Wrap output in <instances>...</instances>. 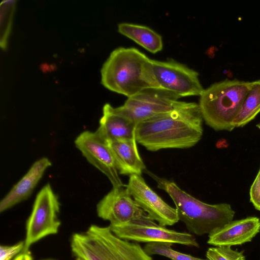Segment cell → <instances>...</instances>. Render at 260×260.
<instances>
[{
  "label": "cell",
  "mask_w": 260,
  "mask_h": 260,
  "mask_svg": "<svg viewBox=\"0 0 260 260\" xmlns=\"http://www.w3.org/2000/svg\"><path fill=\"white\" fill-rule=\"evenodd\" d=\"M203 121L199 104L179 101L172 110L138 122L136 140L151 151L190 148L202 138Z\"/></svg>",
  "instance_id": "1"
},
{
  "label": "cell",
  "mask_w": 260,
  "mask_h": 260,
  "mask_svg": "<svg viewBox=\"0 0 260 260\" xmlns=\"http://www.w3.org/2000/svg\"><path fill=\"white\" fill-rule=\"evenodd\" d=\"M101 73L104 86L127 98L147 89H159L153 76L151 59L134 47L114 50Z\"/></svg>",
  "instance_id": "2"
},
{
  "label": "cell",
  "mask_w": 260,
  "mask_h": 260,
  "mask_svg": "<svg viewBox=\"0 0 260 260\" xmlns=\"http://www.w3.org/2000/svg\"><path fill=\"white\" fill-rule=\"evenodd\" d=\"M173 201L179 220L187 230L198 236L210 234L233 220L235 214L227 203L209 204L182 190L174 182L149 173Z\"/></svg>",
  "instance_id": "3"
},
{
  "label": "cell",
  "mask_w": 260,
  "mask_h": 260,
  "mask_svg": "<svg viewBox=\"0 0 260 260\" xmlns=\"http://www.w3.org/2000/svg\"><path fill=\"white\" fill-rule=\"evenodd\" d=\"M74 255L83 260H153L137 243L116 236L109 226L91 225L71 240Z\"/></svg>",
  "instance_id": "4"
},
{
  "label": "cell",
  "mask_w": 260,
  "mask_h": 260,
  "mask_svg": "<svg viewBox=\"0 0 260 260\" xmlns=\"http://www.w3.org/2000/svg\"><path fill=\"white\" fill-rule=\"evenodd\" d=\"M252 84V82L226 79L204 89L199 105L206 123L217 131H233V121Z\"/></svg>",
  "instance_id": "5"
},
{
  "label": "cell",
  "mask_w": 260,
  "mask_h": 260,
  "mask_svg": "<svg viewBox=\"0 0 260 260\" xmlns=\"http://www.w3.org/2000/svg\"><path fill=\"white\" fill-rule=\"evenodd\" d=\"M60 203L49 183L38 193L31 212L26 221V237L22 252H29L30 246L41 239L58 233Z\"/></svg>",
  "instance_id": "6"
},
{
  "label": "cell",
  "mask_w": 260,
  "mask_h": 260,
  "mask_svg": "<svg viewBox=\"0 0 260 260\" xmlns=\"http://www.w3.org/2000/svg\"><path fill=\"white\" fill-rule=\"evenodd\" d=\"M154 78L158 88L178 99L188 96H200L204 89L199 73L173 59L158 61L151 59Z\"/></svg>",
  "instance_id": "7"
},
{
  "label": "cell",
  "mask_w": 260,
  "mask_h": 260,
  "mask_svg": "<svg viewBox=\"0 0 260 260\" xmlns=\"http://www.w3.org/2000/svg\"><path fill=\"white\" fill-rule=\"evenodd\" d=\"M119 238L127 241L143 242H167L199 247L194 236L186 232L169 230L152 219L132 221L119 226H109Z\"/></svg>",
  "instance_id": "8"
},
{
  "label": "cell",
  "mask_w": 260,
  "mask_h": 260,
  "mask_svg": "<svg viewBox=\"0 0 260 260\" xmlns=\"http://www.w3.org/2000/svg\"><path fill=\"white\" fill-rule=\"evenodd\" d=\"M178 98L160 89L150 88L128 98L117 107L122 115L136 123L170 111L179 103Z\"/></svg>",
  "instance_id": "9"
},
{
  "label": "cell",
  "mask_w": 260,
  "mask_h": 260,
  "mask_svg": "<svg viewBox=\"0 0 260 260\" xmlns=\"http://www.w3.org/2000/svg\"><path fill=\"white\" fill-rule=\"evenodd\" d=\"M124 186L113 187L96 205L98 216L110 222V226L151 219L136 204Z\"/></svg>",
  "instance_id": "10"
},
{
  "label": "cell",
  "mask_w": 260,
  "mask_h": 260,
  "mask_svg": "<svg viewBox=\"0 0 260 260\" xmlns=\"http://www.w3.org/2000/svg\"><path fill=\"white\" fill-rule=\"evenodd\" d=\"M125 187L138 206L159 225H173L179 220L176 208L167 204L148 185L141 175H130Z\"/></svg>",
  "instance_id": "11"
},
{
  "label": "cell",
  "mask_w": 260,
  "mask_h": 260,
  "mask_svg": "<svg viewBox=\"0 0 260 260\" xmlns=\"http://www.w3.org/2000/svg\"><path fill=\"white\" fill-rule=\"evenodd\" d=\"M74 142L86 160L107 177L113 187L126 186L120 178L107 141L96 131L83 132Z\"/></svg>",
  "instance_id": "12"
},
{
  "label": "cell",
  "mask_w": 260,
  "mask_h": 260,
  "mask_svg": "<svg viewBox=\"0 0 260 260\" xmlns=\"http://www.w3.org/2000/svg\"><path fill=\"white\" fill-rule=\"evenodd\" d=\"M260 231V219L255 216L232 220L209 234L207 243L215 246L239 245L252 241Z\"/></svg>",
  "instance_id": "13"
},
{
  "label": "cell",
  "mask_w": 260,
  "mask_h": 260,
  "mask_svg": "<svg viewBox=\"0 0 260 260\" xmlns=\"http://www.w3.org/2000/svg\"><path fill=\"white\" fill-rule=\"evenodd\" d=\"M51 165L47 157H44L36 161L1 200L0 212H3L28 198L45 171Z\"/></svg>",
  "instance_id": "14"
},
{
  "label": "cell",
  "mask_w": 260,
  "mask_h": 260,
  "mask_svg": "<svg viewBox=\"0 0 260 260\" xmlns=\"http://www.w3.org/2000/svg\"><path fill=\"white\" fill-rule=\"evenodd\" d=\"M136 126L137 123L107 103L96 131L106 141L129 139L136 137Z\"/></svg>",
  "instance_id": "15"
},
{
  "label": "cell",
  "mask_w": 260,
  "mask_h": 260,
  "mask_svg": "<svg viewBox=\"0 0 260 260\" xmlns=\"http://www.w3.org/2000/svg\"><path fill=\"white\" fill-rule=\"evenodd\" d=\"M106 141L119 174L141 175L146 167L139 154L136 137Z\"/></svg>",
  "instance_id": "16"
},
{
  "label": "cell",
  "mask_w": 260,
  "mask_h": 260,
  "mask_svg": "<svg viewBox=\"0 0 260 260\" xmlns=\"http://www.w3.org/2000/svg\"><path fill=\"white\" fill-rule=\"evenodd\" d=\"M118 31L151 53H156L163 48L161 36L147 26L121 23L118 25Z\"/></svg>",
  "instance_id": "17"
},
{
  "label": "cell",
  "mask_w": 260,
  "mask_h": 260,
  "mask_svg": "<svg viewBox=\"0 0 260 260\" xmlns=\"http://www.w3.org/2000/svg\"><path fill=\"white\" fill-rule=\"evenodd\" d=\"M260 112V80L252 81L238 113L233 121L235 128L242 127L252 120Z\"/></svg>",
  "instance_id": "18"
},
{
  "label": "cell",
  "mask_w": 260,
  "mask_h": 260,
  "mask_svg": "<svg viewBox=\"0 0 260 260\" xmlns=\"http://www.w3.org/2000/svg\"><path fill=\"white\" fill-rule=\"evenodd\" d=\"M16 3V1L13 0L3 1L0 5V46L3 50L7 48Z\"/></svg>",
  "instance_id": "19"
},
{
  "label": "cell",
  "mask_w": 260,
  "mask_h": 260,
  "mask_svg": "<svg viewBox=\"0 0 260 260\" xmlns=\"http://www.w3.org/2000/svg\"><path fill=\"white\" fill-rule=\"evenodd\" d=\"M173 244L167 242L148 243L144 249L149 255L158 254L172 260H209L202 259L174 250L171 247Z\"/></svg>",
  "instance_id": "20"
},
{
  "label": "cell",
  "mask_w": 260,
  "mask_h": 260,
  "mask_svg": "<svg viewBox=\"0 0 260 260\" xmlns=\"http://www.w3.org/2000/svg\"><path fill=\"white\" fill-rule=\"evenodd\" d=\"M206 257L209 260H246L243 251L233 250L228 246L209 248Z\"/></svg>",
  "instance_id": "21"
},
{
  "label": "cell",
  "mask_w": 260,
  "mask_h": 260,
  "mask_svg": "<svg viewBox=\"0 0 260 260\" xmlns=\"http://www.w3.org/2000/svg\"><path fill=\"white\" fill-rule=\"evenodd\" d=\"M24 241H20L11 246L1 245L0 246V260H11L13 257L22 252Z\"/></svg>",
  "instance_id": "22"
},
{
  "label": "cell",
  "mask_w": 260,
  "mask_h": 260,
  "mask_svg": "<svg viewBox=\"0 0 260 260\" xmlns=\"http://www.w3.org/2000/svg\"><path fill=\"white\" fill-rule=\"evenodd\" d=\"M250 201L260 211V168L250 189Z\"/></svg>",
  "instance_id": "23"
},
{
  "label": "cell",
  "mask_w": 260,
  "mask_h": 260,
  "mask_svg": "<svg viewBox=\"0 0 260 260\" xmlns=\"http://www.w3.org/2000/svg\"><path fill=\"white\" fill-rule=\"evenodd\" d=\"M13 260H34L29 251L19 253Z\"/></svg>",
  "instance_id": "24"
},
{
  "label": "cell",
  "mask_w": 260,
  "mask_h": 260,
  "mask_svg": "<svg viewBox=\"0 0 260 260\" xmlns=\"http://www.w3.org/2000/svg\"><path fill=\"white\" fill-rule=\"evenodd\" d=\"M256 126L260 130V122H258Z\"/></svg>",
  "instance_id": "25"
},
{
  "label": "cell",
  "mask_w": 260,
  "mask_h": 260,
  "mask_svg": "<svg viewBox=\"0 0 260 260\" xmlns=\"http://www.w3.org/2000/svg\"><path fill=\"white\" fill-rule=\"evenodd\" d=\"M40 260H56V259H53V258H45V259H40Z\"/></svg>",
  "instance_id": "26"
},
{
  "label": "cell",
  "mask_w": 260,
  "mask_h": 260,
  "mask_svg": "<svg viewBox=\"0 0 260 260\" xmlns=\"http://www.w3.org/2000/svg\"><path fill=\"white\" fill-rule=\"evenodd\" d=\"M76 260H83V259L80 258V257H77Z\"/></svg>",
  "instance_id": "27"
}]
</instances>
